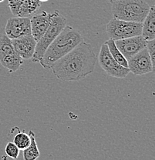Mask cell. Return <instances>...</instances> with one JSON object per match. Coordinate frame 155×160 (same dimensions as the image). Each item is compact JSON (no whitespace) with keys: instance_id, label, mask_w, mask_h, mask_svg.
I'll use <instances>...</instances> for the list:
<instances>
[{"instance_id":"6da1fadb","label":"cell","mask_w":155,"mask_h":160,"mask_svg":"<svg viewBox=\"0 0 155 160\" xmlns=\"http://www.w3.org/2000/svg\"><path fill=\"white\" fill-rule=\"evenodd\" d=\"M96 59L92 45L83 41L72 51L53 63L50 69L59 80L79 81L93 72Z\"/></svg>"},{"instance_id":"7a4b0ae2","label":"cell","mask_w":155,"mask_h":160,"mask_svg":"<svg viewBox=\"0 0 155 160\" xmlns=\"http://www.w3.org/2000/svg\"><path fill=\"white\" fill-rule=\"evenodd\" d=\"M83 41V38L79 32L71 26H66L46 50L39 63L44 69H50L53 63L72 51Z\"/></svg>"},{"instance_id":"3957f363","label":"cell","mask_w":155,"mask_h":160,"mask_svg":"<svg viewBox=\"0 0 155 160\" xmlns=\"http://www.w3.org/2000/svg\"><path fill=\"white\" fill-rule=\"evenodd\" d=\"M150 7L144 0H116L111 11L115 19L142 23Z\"/></svg>"},{"instance_id":"277c9868","label":"cell","mask_w":155,"mask_h":160,"mask_svg":"<svg viewBox=\"0 0 155 160\" xmlns=\"http://www.w3.org/2000/svg\"><path fill=\"white\" fill-rule=\"evenodd\" d=\"M51 14L50 25L41 39L36 42L34 54L30 59L33 62H40L46 50L67 24L66 19L59 12V11L56 10Z\"/></svg>"},{"instance_id":"5b68a950","label":"cell","mask_w":155,"mask_h":160,"mask_svg":"<svg viewBox=\"0 0 155 160\" xmlns=\"http://www.w3.org/2000/svg\"><path fill=\"white\" fill-rule=\"evenodd\" d=\"M142 23L113 18L106 25V34L110 39L120 40L141 36Z\"/></svg>"},{"instance_id":"8992f818","label":"cell","mask_w":155,"mask_h":160,"mask_svg":"<svg viewBox=\"0 0 155 160\" xmlns=\"http://www.w3.org/2000/svg\"><path fill=\"white\" fill-rule=\"evenodd\" d=\"M0 63L9 72H15L23 64V59L16 52L12 39L6 35L0 37Z\"/></svg>"},{"instance_id":"52a82bcc","label":"cell","mask_w":155,"mask_h":160,"mask_svg":"<svg viewBox=\"0 0 155 160\" xmlns=\"http://www.w3.org/2000/svg\"><path fill=\"white\" fill-rule=\"evenodd\" d=\"M99 64L106 75L116 79H124L129 74L130 71L127 68L121 66L115 61L110 53L106 43H103L100 50Z\"/></svg>"},{"instance_id":"ba28073f","label":"cell","mask_w":155,"mask_h":160,"mask_svg":"<svg viewBox=\"0 0 155 160\" xmlns=\"http://www.w3.org/2000/svg\"><path fill=\"white\" fill-rule=\"evenodd\" d=\"M127 69L136 76H142L154 71L146 48L127 60Z\"/></svg>"},{"instance_id":"9c48e42d","label":"cell","mask_w":155,"mask_h":160,"mask_svg":"<svg viewBox=\"0 0 155 160\" xmlns=\"http://www.w3.org/2000/svg\"><path fill=\"white\" fill-rule=\"evenodd\" d=\"M6 36L10 39L31 35L30 18L15 16L7 20L5 27Z\"/></svg>"},{"instance_id":"30bf717a","label":"cell","mask_w":155,"mask_h":160,"mask_svg":"<svg viewBox=\"0 0 155 160\" xmlns=\"http://www.w3.org/2000/svg\"><path fill=\"white\" fill-rule=\"evenodd\" d=\"M114 42L117 49L121 52L127 60L130 59L140 51L145 49L147 42L141 35L124 39L116 40Z\"/></svg>"},{"instance_id":"8fae6325","label":"cell","mask_w":155,"mask_h":160,"mask_svg":"<svg viewBox=\"0 0 155 160\" xmlns=\"http://www.w3.org/2000/svg\"><path fill=\"white\" fill-rule=\"evenodd\" d=\"M51 19L52 14L46 12V11H43L39 14H36L32 16L30 19L31 35L36 40V42L46 32L50 25Z\"/></svg>"},{"instance_id":"7c38bea8","label":"cell","mask_w":155,"mask_h":160,"mask_svg":"<svg viewBox=\"0 0 155 160\" xmlns=\"http://www.w3.org/2000/svg\"><path fill=\"white\" fill-rule=\"evenodd\" d=\"M12 43L16 52L23 60L30 59L33 57L36 49V41L32 35L13 39Z\"/></svg>"},{"instance_id":"4fadbf2b","label":"cell","mask_w":155,"mask_h":160,"mask_svg":"<svg viewBox=\"0 0 155 160\" xmlns=\"http://www.w3.org/2000/svg\"><path fill=\"white\" fill-rule=\"evenodd\" d=\"M141 36L146 41L155 39V8L150 7L149 12L142 22Z\"/></svg>"},{"instance_id":"5bb4252c","label":"cell","mask_w":155,"mask_h":160,"mask_svg":"<svg viewBox=\"0 0 155 160\" xmlns=\"http://www.w3.org/2000/svg\"><path fill=\"white\" fill-rule=\"evenodd\" d=\"M41 7V2L39 0H24L17 16L28 17L34 15Z\"/></svg>"},{"instance_id":"9a60e30c","label":"cell","mask_w":155,"mask_h":160,"mask_svg":"<svg viewBox=\"0 0 155 160\" xmlns=\"http://www.w3.org/2000/svg\"><path fill=\"white\" fill-rule=\"evenodd\" d=\"M29 135L30 136V144H29V146L27 148L23 149V159L36 160L40 156V152H39L37 144H36L34 132L30 130Z\"/></svg>"},{"instance_id":"2e32d148","label":"cell","mask_w":155,"mask_h":160,"mask_svg":"<svg viewBox=\"0 0 155 160\" xmlns=\"http://www.w3.org/2000/svg\"><path fill=\"white\" fill-rule=\"evenodd\" d=\"M105 43L107 46L110 53H111V55L114 58L115 61L121 66H124L125 68H127V60L124 57V55L121 53V52L117 49L116 44H115L114 40L110 39L107 41L105 42Z\"/></svg>"},{"instance_id":"e0dca14e","label":"cell","mask_w":155,"mask_h":160,"mask_svg":"<svg viewBox=\"0 0 155 160\" xmlns=\"http://www.w3.org/2000/svg\"><path fill=\"white\" fill-rule=\"evenodd\" d=\"M18 132L13 139V143L19 148V150H23L30 144V136L25 132H21L19 129L16 128Z\"/></svg>"},{"instance_id":"ac0fdd59","label":"cell","mask_w":155,"mask_h":160,"mask_svg":"<svg viewBox=\"0 0 155 160\" xmlns=\"http://www.w3.org/2000/svg\"><path fill=\"white\" fill-rule=\"evenodd\" d=\"M5 152H6V156L12 158V159H17L19 155V149L13 143V142H9L6 144V148H5Z\"/></svg>"},{"instance_id":"d6986e66","label":"cell","mask_w":155,"mask_h":160,"mask_svg":"<svg viewBox=\"0 0 155 160\" xmlns=\"http://www.w3.org/2000/svg\"><path fill=\"white\" fill-rule=\"evenodd\" d=\"M24 0H8V6L14 16H17Z\"/></svg>"},{"instance_id":"ffe728a7","label":"cell","mask_w":155,"mask_h":160,"mask_svg":"<svg viewBox=\"0 0 155 160\" xmlns=\"http://www.w3.org/2000/svg\"><path fill=\"white\" fill-rule=\"evenodd\" d=\"M146 49L147 50L148 54L151 58L154 68L155 67V40H148L146 42Z\"/></svg>"},{"instance_id":"44dd1931","label":"cell","mask_w":155,"mask_h":160,"mask_svg":"<svg viewBox=\"0 0 155 160\" xmlns=\"http://www.w3.org/2000/svg\"><path fill=\"white\" fill-rule=\"evenodd\" d=\"M107 1L109 2H111V4H112L113 2H115V1H116V0H107Z\"/></svg>"},{"instance_id":"7402d4cb","label":"cell","mask_w":155,"mask_h":160,"mask_svg":"<svg viewBox=\"0 0 155 160\" xmlns=\"http://www.w3.org/2000/svg\"><path fill=\"white\" fill-rule=\"evenodd\" d=\"M47 1H49V0H39V2H47Z\"/></svg>"},{"instance_id":"603a6c76","label":"cell","mask_w":155,"mask_h":160,"mask_svg":"<svg viewBox=\"0 0 155 160\" xmlns=\"http://www.w3.org/2000/svg\"><path fill=\"white\" fill-rule=\"evenodd\" d=\"M4 1V0H0V2H3Z\"/></svg>"}]
</instances>
